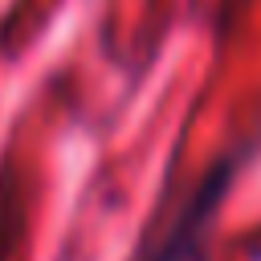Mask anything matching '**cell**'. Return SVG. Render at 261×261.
Wrapping results in <instances>:
<instances>
[{
    "instance_id": "cell-2",
    "label": "cell",
    "mask_w": 261,
    "mask_h": 261,
    "mask_svg": "<svg viewBox=\"0 0 261 261\" xmlns=\"http://www.w3.org/2000/svg\"><path fill=\"white\" fill-rule=\"evenodd\" d=\"M20 224H24V208H20V192L12 184V171H0V261L8 257V249L20 241Z\"/></svg>"
},
{
    "instance_id": "cell-1",
    "label": "cell",
    "mask_w": 261,
    "mask_h": 261,
    "mask_svg": "<svg viewBox=\"0 0 261 261\" xmlns=\"http://www.w3.org/2000/svg\"><path fill=\"white\" fill-rule=\"evenodd\" d=\"M257 143H241L220 151L179 196L175 208L163 212V220H151L147 232L139 237V245L130 249L126 261H208V245H212V228L216 216L237 184V175L245 171L249 155Z\"/></svg>"
}]
</instances>
